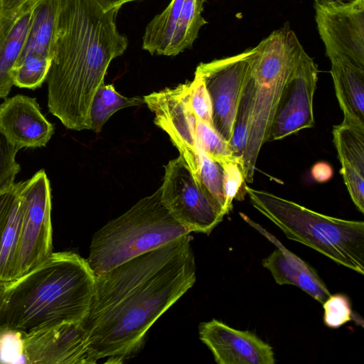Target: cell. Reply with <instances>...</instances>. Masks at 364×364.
Returning a JSON list of instances; mask_svg holds the SVG:
<instances>
[{
    "instance_id": "obj_15",
    "label": "cell",
    "mask_w": 364,
    "mask_h": 364,
    "mask_svg": "<svg viewBox=\"0 0 364 364\" xmlns=\"http://www.w3.org/2000/svg\"><path fill=\"white\" fill-rule=\"evenodd\" d=\"M242 219L257 230L277 248L262 260V265L279 284L298 287L317 301L323 304L331 293L317 272L309 264L287 249L278 239L247 215L240 213Z\"/></svg>"
},
{
    "instance_id": "obj_16",
    "label": "cell",
    "mask_w": 364,
    "mask_h": 364,
    "mask_svg": "<svg viewBox=\"0 0 364 364\" xmlns=\"http://www.w3.org/2000/svg\"><path fill=\"white\" fill-rule=\"evenodd\" d=\"M341 174L352 201L364 213V127L341 122L333 129Z\"/></svg>"
},
{
    "instance_id": "obj_26",
    "label": "cell",
    "mask_w": 364,
    "mask_h": 364,
    "mask_svg": "<svg viewBox=\"0 0 364 364\" xmlns=\"http://www.w3.org/2000/svg\"><path fill=\"white\" fill-rule=\"evenodd\" d=\"M196 134L203 150L209 157L220 166L232 161H237L230 146L229 142L212 125L203 122L197 117Z\"/></svg>"
},
{
    "instance_id": "obj_5",
    "label": "cell",
    "mask_w": 364,
    "mask_h": 364,
    "mask_svg": "<svg viewBox=\"0 0 364 364\" xmlns=\"http://www.w3.org/2000/svg\"><path fill=\"white\" fill-rule=\"evenodd\" d=\"M303 49L295 33L289 27H283L250 50L253 95L243 156V171L247 183L253 182L259 151L269 139L279 99Z\"/></svg>"
},
{
    "instance_id": "obj_8",
    "label": "cell",
    "mask_w": 364,
    "mask_h": 364,
    "mask_svg": "<svg viewBox=\"0 0 364 364\" xmlns=\"http://www.w3.org/2000/svg\"><path fill=\"white\" fill-rule=\"evenodd\" d=\"M24 215L18 252L16 277L43 262L53 252L51 187L41 169L29 179L20 181Z\"/></svg>"
},
{
    "instance_id": "obj_29",
    "label": "cell",
    "mask_w": 364,
    "mask_h": 364,
    "mask_svg": "<svg viewBox=\"0 0 364 364\" xmlns=\"http://www.w3.org/2000/svg\"><path fill=\"white\" fill-rule=\"evenodd\" d=\"M189 102L196 116L213 127L210 97L203 78L197 73L190 82Z\"/></svg>"
},
{
    "instance_id": "obj_12",
    "label": "cell",
    "mask_w": 364,
    "mask_h": 364,
    "mask_svg": "<svg viewBox=\"0 0 364 364\" xmlns=\"http://www.w3.org/2000/svg\"><path fill=\"white\" fill-rule=\"evenodd\" d=\"M314 7L318 31L328 58L345 55L364 69V0L343 6Z\"/></svg>"
},
{
    "instance_id": "obj_11",
    "label": "cell",
    "mask_w": 364,
    "mask_h": 364,
    "mask_svg": "<svg viewBox=\"0 0 364 364\" xmlns=\"http://www.w3.org/2000/svg\"><path fill=\"white\" fill-rule=\"evenodd\" d=\"M25 364H91L97 360L82 322L66 323L31 332L21 331Z\"/></svg>"
},
{
    "instance_id": "obj_27",
    "label": "cell",
    "mask_w": 364,
    "mask_h": 364,
    "mask_svg": "<svg viewBox=\"0 0 364 364\" xmlns=\"http://www.w3.org/2000/svg\"><path fill=\"white\" fill-rule=\"evenodd\" d=\"M220 166L223 168L225 208L228 214L232 209L234 199L244 200L247 194V185L242 168L237 161L226 163Z\"/></svg>"
},
{
    "instance_id": "obj_32",
    "label": "cell",
    "mask_w": 364,
    "mask_h": 364,
    "mask_svg": "<svg viewBox=\"0 0 364 364\" xmlns=\"http://www.w3.org/2000/svg\"><path fill=\"white\" fill-rule=\"evenodd\" d=\"M333 170L331 165L326 161H318L311 169L312 178L318 183H325L331 179Z\"/></svg>"
},
{
    "instance_id": "obj_30",
    "label": "cell",
    "mask_w": 364,
    "mask_h": 364,
    "mask_svg": "<svg viewBox=\"0 0 364 364\" xmlns=\"http://www.w3.org/2000/svg\"><path fill=\"white\" fill-rule=\"evenodd\" d=\"M18 151L0 130V189L14 183L21 171L16 161Z\"/></svg>"
},
{
    "instance_id": "obj_14",
    "label": "cell",
    "mask_w": 364,
    "mask_h": 364,
    "mask_svg": "<svg viewBox=\"0 0 364 364\" xmlns=\"http://www.w3.org/2000/svg\"><path fill=\"white\" fill-rule=\"evenodd\" d=\"M0 130L20 150L46 146L55 127L42 114L36 98L16 95L0 105Z\"/></svg>"
},
{
    "instance_id": "obj_22",
    "label": "cell",
    "mask_w": 364,
    "mask_h": 364,
    "mask_svg": "<svg viewBox=\"0 0 364 364\" xmlns=\"http://www.w3.org/2000/svg\"><path fill=\"white\" fill-rule=\"evenodd\" d=\"M205 0H184L171 43L168 56L176 55L192 46L200 28L207 23L202 16Z\"/></svg>"
},
{
    "instance_id": "obj_34",
    "label": "cell",
    "mask_w": 364,
    "mask_h": 364,
    "mask_svg": "<svg viewBox=\"0 0 364 364\" xmlns=\"http://www.w3.org/2000/svg\"><path fill=\"white\" fill-rule=\"evenodd\" d=\"M136 0H95L104 11L119 9L124 4Z\"/></svg>"
},
{
    "instance_id": "obj_7",
    "label": "cell",
    "mask_w": 364,
    "mask_h": 364,
    "mask_svg": "<svg viewBox=\"0 0 364 364\" xmlns=\"http://www.w3.org/2000/svg\"><path fill=\"white\" fill-rule=\"evenodd\" d=\"M164 168L160 188L165 207L190 233L209 235L223 220L224 212L198 186L181 155Z\"/></svg>"
},
{
    "instance_id": "obj_9",
    "label": "cell",
    "mask_w": 364,
    "mask_h": 364,
    "mask_svg": "<svg viewBox=\"0 0 364 364\" xmlns=\"http://www.w3.org/2000/svg\"><path fill=\"white\" fill-rule=\"evenodd\" d=\"M250 50L237 55L201 63L196 72L210 97L215 129L228 142L240 100L250 75Z\"/></svg>"
},
{
    "instance_id": "obj_28",
    "label": "cell",
    "mask_w": 364,
    "mask_h": 364,
    "mask_svg": "<svg viewBox=\"0 0 364 364\" xmlns=\"http://www.w3.org/2000/svg\"><path fill=\"white\" fill-rule=\"evenodd\" d=\"M323 308V323L331 328H338L353 319L350 301L343 294H331Z\"/></svg>"
},
{
    "instance_id": "obj_13",
    "label": "cell",
    "mask_w": 364,
    "mask_h": 364,
    "mask_svg": "<svg viewBox=\"0 0 364 364\" xmlns=\"http://www.w3.org/2000/svg\"><path fill=\"white\" fill-rule=\"evenodd\" d=\"M200 341L218 364H274L272 347L248 331L237 330L212 319L200 323Z\"/></svg>"
},
{
    "instance_id": "obj_2",
    "label": "cell",
    "mask_w": 364,
    "mask_h": 364,
    "mask_svg": "<svg viewBox=\"0 0 364 364\" xmlns=\"http://www.w3.org/2000/svg\"><path fill=\"white\" fill-rule=\"evenodd\" d=\"M119 9L95 0H60L46 77L48 107L68 129H90L92 98L111 61L127 48L115 23Z\"/></svg>"
},
{
    "instance_id": "obj_18",
    "label": "cell",
    "mask_w": 364,
    "mask_h": 364,
    "mask_svg": "<svg viewBox=\"0 0 364 364\" xmlns=\"http://www.w3.org/2000/svg\"><path fill=\"white\" fill-rule=\"evenodd\" d=\"M336 95L343 122L364 127V69L345 55L329 58Z\"/></svg>"
},
{
    "instance_id": "obj_20",
    "label": "cell",
    "mask_w": 364,
    "mask_h": 364,
    "mask_svg": "<svg viewBox=\"0 0 364 364\" xmlns=\"http://www.w3.org/2000/svg\"><path fill=\"white\" fill-rule=\"evenodd\" d=\"M24 215V201L20 181L0 247V282L16 279Z\"/></svg>"
},
{
    "instance_id": "obj_23",
    "label": "cell",
    "mask_w": 364,
    "mask_h": 364,
    "mask_svg": "<svg viewBox=\"0 0 364 364\" xmlns=\"http://www.w3.org/2000/svg\"><path fill=\"white\" fill-rule=\"evenodd\" d=\"M144 97H127L115 90L112 84L102 83L97 88L90 107V129L99 133L110 117L118 110L127 107L144 104Z\"/></svg>"
},
{
    "instance_id": "obj_1",
    "label": "cell",
    "mask_w": 364,
    "mask_h": 364,
    "mask_svg": "<svg viewBox=\"0 0 364 364\" xmlns=\"http://www.w3.org/2000/svg\"><path fill=\"white\" fill-rule=\"evenodd\" d=\"M196 281L189 234L95 274L82 325L96 359L122 363L134 356L152 325Z\"/></svg>"
},
{
    "instance_id": "obj_35",
    "label": "cell",
    "mask_w": 364,
    "mask_h": 364,
    "mask_svg": "<svg viewBox=\"0 0 364 364\" xmlns=\"http://www.w3.org/2000/svg\"><path fill=\"white\" fill-rule=\"evenodd\" d=\"M1 17H2V11H1V5H0V21L1 19Z\"/></svg>"
},
{
    "instance_id": "obj_10",
    "label": "cell",
    "mask_w": 364,
    "mask_h": 364,
    "mask_svg": "<svg viewBox=\"0 0 364 364\" xmlns=\"http://www.w3.org/2000/svg\"><path fill=\"white\" fill-rule=\"evenodd\" d=\"M318 74L317 65L303 49L279 99L269 141L281 140L314 126L313 99Z\"/></svg>"
},
{
    "instance_id": "obj_24",
    "label": "cell",
    "mask_w": 364,
    "mask_h": 364,
    "mask_svg": "<svg viewBox=\"0 0 364 364\" xmlns=\"http://www.w3.org/2000/svg\"><path fill=\"white\" fill-rule=\"evenodd\" d=\"M50 66V58L30 53L18 58L11 75L14 85L20 88L35 90L46 80Z\"/></svg>"
},
{
    "instance_id": "obj_17",
    "label": "cell",
    "mask_w": 364,
    "mask_h": 364,
    "mask_svg": "<svg viewBox=\"0 0 364 364\" xmlns=\"http://www.w3.org/2000/svg\"><path fill=\"white\" fill-rule=\"evenodd\" d=\"M39 0H29L0 21V99L8 97L14 85L11 72L26 38L33 9Z\"/></svg>"
},
{
    "instance_id": "obj_31",
    "label": "cell",
    "mask_w": 364,
    "mask_h": 364,
    "mask_svg": "<svg viewBox=\"0 0 364 364\" xmlns=\"http://www.w3.org/2000/svg\"><path fill=\"white\" fill-rule=\"evenodd\" d=\"M18 186V182H14L0 189V247L4 230L12 208Z\"/></svg>"
},
{
    "instance_id": "obj_19",
    "label": "cell",
    "mask_w": 364,
    "mask_h": 364,
    "mask_svg": "<svg viewBox=\"0 0 364 364\" xmlns=\"http://www.w3.org/2000/svg\"><path fill=\"white\" fill-rule=\"evenodd\" d=\"M59 1L60 0H39L36 4L20 56L36 53L50 58Z\"/></svg>"
},
{
    "instance_id": "obj_3",
    "label": "cell",
    "mask_w": 364,
    "mask_h": 364,
    "mask_svg": "<svg viewBox=\"0 0 364 364\" xmlns=\"http://www.w3.org/2000/svg\"><path fill=\"white\" fill-rule=\"evenodd\" d=\"M95 282L87 259L73 252H52L22 276L0 282V327L28 333L82 322Z\"/></svg>"
},
{
    "instance_id": "obj_4",
    "label": "cell",
    "mask_w": 364,
    "mask_h": 364,
    "mask_svg": "<svg viewBox=\"0 0 364 364\" xmlns=\"http://www.w3.org/2000/svg\"><path fill=\"white\" fill-rule=\"evenodd\" d=\"M252 205L286 236L336 263L364 274V222L326 215L246 186Z\"/></svg>"
},
{
    "instance_id": "obj_25",
    "label": "cell",
    "mask_w": 364,
    "mask_h": 364,
    "mask_svg": "<svg viewBox=\"0 0 364 364\" xmlns=\"http://www.w3.org/2000/svg\"><path fill=\"white\" fill-rule=\"evenodd\" d=\"M252 95L253 82L250 75L240 100L232 136L229 141L233 154L241 165L242 170L243 156L247 141Z\"/></svg>"
},
{
    "instance_id": "obj_21",
    "label": "cell",
    "mask_w": 364,
    "mask_h": 364,
    "mask_svg": "<svg viewBox=\"0 0 364 364\" xmlns=\"http://www.w3.org/2000/svg\"><path fill=\"white\" fill-rule=\"evenodd\" d=\"M184 0H172L146 26L142 48L151 55H166Z\"/></svg>"
},
{
    "instance_id": "obj_6",
    "label": "cell",
    "mask_w": 364,
    "mask_h": 364,
    "mask_svg": "<svg viewBox=\"0 0 364 364\" xmlns=\"http://www.w3.org/2000/svg\"><path fill=\"white\" fill-rule=\"evenodd\" d=\"M188 234L165 207L159 188L97 230L87 260L97 274Z\"/></svg>"
},
{
    "instance_id": "obj_33",
    "label": "cell",
    "mask_w": 364,
    "mask_h": 364,
    "mask_svg": "<svg viewBox=\"0 0 364 364\" xmlns=\"http://www.w3.org/2000/svg\"><path fill=\"white\" fill-rule=\"evenodd\" d=\"M29 0H0L2 15L9 14Z\"/></svg>"
}]
</instances>
